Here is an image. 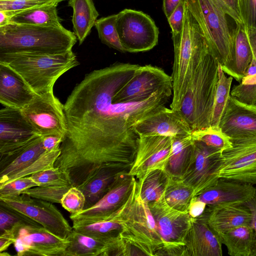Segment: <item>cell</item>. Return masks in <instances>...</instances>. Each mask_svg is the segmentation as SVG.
I'll return each mask as SVG.
<instances>
[{
  "label": "cell",
  "instance_id": "cell-32",
  "mask_svg": "<svg viewBox=\"0 0 256 256\" xmlns=\"http://www.w3.org/2000/svg\"><path fill=\"white\" fill-rule=\"evenodd\" d=\"M68 240L70 242L64 256H104L107 244L110 242L92 238L73 228Z\"/></svg>",
  "mask_w": 256,
  "mask_h": 256
},
{
  "label": "cell",
  "instance_id": "cell-30",
  "mask_svg": "<svg viewBox=\"0 0 256 256\" xmlns=\"http://www.w3.org/2000/svg\"><path fill=\"white\" fill-rule=\"evenodd\" d=\"M58 4L53 2L22 12L13 16L10 23L46 26H62V20L58 14Z\"/></svg>",
  "mask_w": 256,
  "mask_h": 256
},
{
  "label": "cell",
  "instance_id": "cell-8",
  "mask_svg": "<svg viewBox=\"0 0 256 256\" xmlns=\"http://www.w3.org/2000/svg\"><path fill=\"white\" fill-rule=\"evenodd\" d=\"M162 246L156 256H184L185 240L192 218L188 212L176 210L168 205L164 194L148 204Z\"/></svg>",
  "mask_w": 256,
  "mask_h": 256
},
{
  "label": "cell",
  "instance_id": "cell-18",
  "mask_svg": "<svg viewBox=\"0 0 256 256\" xmlns=\"http://www.w3.org/2000/svg\"><path fill=\"white\" fill-rule=\"evenodd\" d=\"M134 129L138 135H158L182 138L191 135L192 130L180 110L165 106L138 122Z\"/></svg>",
  "mask_w": 256,
  "mask_h": 256
},
{
  "label": "cell",
  "instance_id": "cell-31",
  "mask_svg": "<svg viewBox=\"0 0 256 256\" xmlns=\"http://www.w3.org/2000/svg\"><path fill=\"white\" fill-rule=\"evenodd\" d=\"M172 138V150L165 170L170 176L180 178L190 159L194 140L191 135Z\"/></svg>",
  "mask_w": 256,
  "mask_h": 256
},
{
  "label": "cell",
  "instance_id": "cell-26",
  "mask_svg": "<svg viewBox=\"0 0 256 256\" xmlns=\"http://www.w3.org/2000/svg\"><path fill=\"white\" fill-rule=\"evenodd\" d=\"M36 94L7 66L0 64V102L4 106L21 110Z\"/></svg>",
  "mask_w": 256,
  "mask_h": 256
},
{
  "label": "cell",
  "instance_id": "cell-52",
  "mask_svg": "<svg viewBox=\"0 0 256 256\" xmlns=\"http://www.w3.org/2000/svg\"><path fill=\"white\" fill-rule=\"evenodd\" d=\"M244 204L250 208L252 214V220L250 226L254 232L255 243L251 256H256V190L252 198Z\"/></svg>",
  "mask_w": 256,
  "mask_h": 256
},
{
  "label": "cell",
  "instance_id": "cell-19",
  "mask_svg": "<svg viewBox=\"0 0 256 256\" xmlns=\"http://www.w3.org/2000/svg\"><path fill=\"white\" fill-rule=\"evenodd\" d=\"M230 139L256 136V106L242 103L230 95L219 122Z\"/></svg>",
  "mask_w": 256,
  "mask_h": 256
},
{
  "label": "cell",
  "instance_id": "cell-3",
  "mask_svg": "<svg viewBox=\"0 0 256 256\" xmlns=\"http://www.w3.org/2000/svg\"><path fill=\"white\" fill-rule=\"evenodd\" d=\"M0 64L16 72L38 95L53 90L57 80L80 62L72 50L60 54L0 53Z\"/></svg>",
  "mask_w": 256,
  "mask_h": 256
},
{
  "label": "cell",
  "instance_id": "cell-1",
  "mask_svg": "<svg viewBox=\"0 0 256 256\" xmlns=\"http://www.w3.org/2000/svg\"><path fill=\"white\" fill-rule=\"evenodd\" d=\"M139 66L117 62L86 74L64 104L67 130L54 167L65 172L74 186L103 164L130 169L139 138L134 126L165 106L172 94L169 87L144 100H115V94Z\"/></svg>",
  "mask_w": 256,
  "mask_h": 256
},
{
  "label": "cell",
  "instance_id": "cell-29",
  "mask_svg": "<svg viewBox=\"0 0 256 256\" xmlns=\"http://www.w3.org/2000/svg\"><path fill=\"white\" fill-rule=\"evenodd\" d=\"M231 256H251L255 243L254 232L250 225L232 228L218 235Z\"/></svg>",
  "mask_w": 256,
  "mask_h": 256
},
{
  "label": "cell",
  "instance_id": "cell-23",
  "mask_svg": "<svg viewBox=\"0 0 256 256\" xmlns=\"http://www.w3.org/2000/svg\"><path fill=\"white\" fill-rule=\"evenodd\" d=\"M184 256H222L218 236L202 216L192 218L185 240Z\"/></svg>",
  "mask_w": 256,
  "mask_h": 256
},
{
  "label": "cell",
  "instance_id": "cell-13",
  "mask_svg": "<svg viewBox=\"0 0 256 256\" xmlns=\"http://www.w3.org/2000/svg\"><path fill=\"white\" fill-rule=\"evenodd\" d=\"M18 256H64L70 242L52 234L40 224L19 223L11 229Z\"/></svg>",
  "mask_w": 256,
  "mask_h": 256
},
{
  "label": "cell",
  "instance_id": "cell-47",
  "mask_svg": "<svg viewBox=\"0 0 256 256\" xmlns=\"http://www.w3.org/2000/svg\"><path fill=\"white\" fill-rule=\"evenodd\" d=\"M242 23L248 28H256V0H238Z\"/></svg>",
  "mask_w": 256,
  "mask_h": 256
},
{
  "label": "cell",
  "instance_id": "cell-21",
  "mask_svg": "<svg viewBox=\"0 0 256 256\" xmlns=\"http://www.w3.org/2000/svg\"><path fill=\"white\" fill-rule=\"evenodd\" d=\"M256 190V186L252 184L219 178L214 185L196 196L194 199L202 201L207 206L244 204L252 198Z\"/></svg>",
  "mask_w": 256,
  "mask_h": 256
},
{
  "label": "cell",
  "instance_id": "cell-20",
  "mask_svg": "<svg viewBox=\"0 0 256 256\" xmlns=\"http://www.w3.org/2000/svg\"><path fill=\"white\" fill-rule=\"evenodd\" d=\"M38 135L20 110L4 106L0 110V154L30 142Z\"/></svg>",
  "mask_w": 256,
  "mask_h": 256
},
{
  "label": "cell",
  "instance_id": "cell-38",
  "mask_svg": "<svg viewBox=\"0 0 256 256\" xmlns=\"http://www.w3.org/2000/svg\"><path fill=\"white\" fill-rule=\"evenodd\" d=\"M191 136L194 140L220 150L222 152L232 147L230 138L224 134L219 127L210 126L192 132Z\"/></svg>",
  "mask_w": 256,
  "mask_h": 256
},
{
  "label": "cell",
  "instance_id": "cell-9",
  "mask_svg": "<svg viewBox=\"0 0 256 256\" xmlns=\"http://www.w3.org/2000/svg\"><path fill=\"white\" fill-rule=\"evenodd\" d=\"M116 26L126 52H146L158 44V28L152 18L142 11L124 9L117 14Z\"/></svg>",
  "mask_w": 256,
  "mask_h": 256
},
{
  "label": "cell",
  "instance_id": "cell-25",
  "mask_svg": "<svg viewBox=\"0 0 256 256\" xmlns=\"http://www.w3.org/2000/svg\"><path fill=\"white\" fill-rule=\"evenodd\" d=\"M42 136H38L27 144L12 151L0 154V186L32 164L45 152Z\"/></svg>",
  "mask_w": 256,
  "mask_h": 256
},
{
  "label": "cell",
  "instance_id": "cell-57",
  "mask_svg": "<svg viewBox=\"0 0 256 256\" xmlns=\"http://www.w3.org/2000/svg\"><path fill=\"white\" fill-rule=\"evenodd\" d=\"M254 74H256V60L253 58L244 76Z\"/></svg>",
  "mask_w": 256,
  "mask_h": 256
},
{
  "label": "cell",
  "instance_id": "cell-41",
  "mask_svg": "<svg viewBox=\"0 0 256 256\" xmlns=\"http://www.w3.org/2000/svg\"><path fill=\"white\" fill-rule=\"evenodd\" d=\"M38 186H72L67 175L60 169L54 168L43 170L28 176Z\"/></svg>",
  "mask_w": 256,
  "mask_h": 256
},
{
  "label": "cell",
  "instance_id": "cell-4",
  "mask_svg": "<svg viewBox=\"0 0 256 256\" xmlns=\"http://www.w3.org/2000/svg\"><path fill=\"white\" fill-rule=\"evenodd\" d=\"M75 34L62 25L38 26L9 23L0 27V53L56 54L72 50Z\"/></svg>",
  "mask_w": 256,
  "mask_h": 256
},
{
  "label": "cell",
  "instance_id": "cell-22",
  "mask_svg": "<svg viewBox=\"0 0 256 256\" xmlns=\"http://www.w3.org/2000/svg\"><path fill=\"white\" fill-rule=\"evenodd\" d=\"M130 170L118 164L106 163L90 172L76 186L85 196L84 209L96 203L110 190L118 177Z\"/></svg>",
  "mask_w": 256,
  "mask_h": 256
},
{
  "label": "cell",
  "instance_id": "cell-24",
  "mask_svg": "<svg viewBox=\"0 0 256 256\" xmlns=\"http://www.w3.org/2000/svg\"><path fill=\"white\" fill-rule=\"evenodd\" d=\"M218 236L232 228L250 225L252 214L245 204H222L207 206L201 215Z\"/></svg>",
  "mask_w": 256,
  "mask_h": 256
},
{
  "label": "cell",
  "instance_id": "cell-12",
  "mask_svg": "<svg viewBox=\"0 0 256 256\" xmlns=\"http://www.w3.org/2000/svg\"><path fill=\"white\" fill-rule=\"evenodd\" d=\"M20 110L38 135H59L64 138L67 126L64 104L55 96L53 90L36 94L29 104Z\"/></svg>",
  "mask_w": 256,
  "mask_h": 256
},
{
  "label": "cell",
  "instance_id": "cell-46",
  "mask_svg": "<svg viewBox=\"0 0 256 256\" xmlns=\"http://www.w3.org/2000/svg\"><path fill=\"white\" fill-rule=\"evenodd\" d=\"M52 0H0V10L20 12L36 7L51 4Z\"/></svg>",
  "mask_w": 256,
  "mask_h": 256
},
{
  "label": "cell",
  "instance_id": "cell-51",
  "mask_svg": "<svg viewBox=\"0 0 256 256\" xmlns=\"http://www.w3.org/2000/svg\"><path fill=\"white\" fill-rule=\"evenodd\" d=\"M207 205L200 200H192L188 208V214L192 218H196L204 212Z\"/></svg>",
  "mask_w": 256,
  "mask_h": 256
},
{
  "label": "cell",
  "instance_id": "cell-43",
  "mask_svg": "<svg viewBox=\"0 0 256 256\" xmlns=\"http://www.w3.org/2000/svg\"><path fill=\"white\" fill-rule=\"evenodd\" d=\"M19 223L39 224L28 217L0 203V234Z\"/></svg>",
  "mask_w": 256,
  "mask_h": 256
},
{
  "label": "cell",
  "instance_id": "cell-15",
  "mask_svg": "<svg viewBox=\"0 0 256 256\" xmlns=\"http://www.w3.org/2000/svg\"><path fill=\"white\" fill-rule=\"evenodd\" d=\"M172 87V76L162 68L150 64L140 66L133 76L115 94L114 100L132 102L144 100L156 92Z\"/></svg>",
  "mask_w": 256,
  "mask_h": 256
},
{
  "label": "cell",
  "instance_id": "cell-42",
  "mask_svg": "<svg viewBox=\"0 0 256 256\" xmlns=\"http://www.w3.org/2000/svg\"><path fill=\"white\" fill-rule=\"evenodd\" d=\"M70 187L60 186H36L24 190L22 194L52 203L60 204L63 196Z\"/></svg>",
  "mask_w": 256,
  "mask_h": 256
},
{
  "label": "cell",
  "instance_id": "cell-34",
  "mask_svg": "<svg viewBox=\"0 0 256 256\" xmlns=\"http://www.w3.org/2000/svg\"><path fill=\"white\" fill-rule=\"evenodd\" d=\"M194 196L192 187L180 178L169 176L164 191V198L168 206L176 210L188 212L189 206Z\"/></svg>",
  "mask_w": 256,
  "mask_h": 256
},
{
  "label": "cell",
  "instance_id": "cell-44",
  "mask_svg": "<svg viewBox=\"0 0 256 256\" xmlns=\"http://www.w3.org/2000/svg\"><path fill=\"white\" fill-rule=\"evenodd\" d=\"M86 198L76 186H72L63 196L60 204L70 214H76L84 209Z\"/></svg>",
  "mask_w": 256,
  "mask_h": 256
},
{
  "label": "cell",
  "instance_id": "cell-55",
  "mask_svg": "<svg viewBox=\"0 0 256 256\" xmlns=\"http://www.w3.org/2000/svg\"><path fill=\"white\" fill-rule=\"evenodd\" d=\"M246 30L249 42L253 54V58L256 60V28H246Z\"/></svg>",
  "mask_w": 256,
  "mask_h": 256
},
{
  "label": "cell",
  "instance_id": "cell-49",
  "mask_svg": "<svg viewBox=\"0 0 256 256\" xmlns=\"http://www.w3.org/2000/svg\"><path fill=\"white\" fill-rule=\"evenodd\" d=\"M236 22L243 24L240 16L238 0H215Z\"/></svg>",
  "mask_w": 256,
  "mask_h": 256
},
{
  "label": "cell",
  "instance_id": "cell-39",
  "mask_svg": "<svg viewBox=\"0 0 256 256\" xmlns=\"http://www.w3.org/2000/svg\"><path fill=\"white\" fill-rule=\"evenodd\" d=\"M60 152V147L52 150L46 151L32 164L12 176L8 182L20 178L28 176L43 170L54 168L55 162Z\"/></svg>",
  "mask_w": 256,
  "mask_h": 256
},
{
  "label": "cell",
  "instance_id": "cell-6",
  "mask_svg": "<svg viewBox=\"0 0 256 256\" xmlns=\"http://www.w3.org/2000/svg\"><path fill=\"white\" fill-rule=\"evenodd\" d=\"M218 66V60L208 52L202 59L187 88L180 111L192 132L210 126Z\"/></svg>",
  "mask_w": 256,
  "mask_h": 256
},
{
  "label": "cell",
  "instance_id": "cell-33",
  "mask_svg": "<svg viewBox=\"0 0 256 256\" xmlns=\"http://www.w3.org/2000/svg\"><path fill=\"white\" fill-rule=\"evenodd\" d=\"M168 178L165 170L158 169L149 172L138 180L137 183L143 200L148 204L158 200L164 193Z\"/></svg>",
  "mask_w": 256,
  "mask_h": 256
},
{
  "label": "cell",
  "instance_id": "cell-27",
  "mask_svg": "<svg viewBox=\"0 0 256 256\" xmlns=\"http://www.w3.org/2000/svg\"><path fill=\"white\" fill-rule=\"evenodd\" d=\"M232 60L223 72L240 82L250 64L253 54L249 42L246 28L244 24L237 23L232 32Z\"/></svg>",
  "mask_w": 256,
  "mask_h": 256
},
{
  "label": "cell",
  "instance_id": "cell-2",
  "mask_svg": "<svg viewBox=\"0 0 256 256\" xmlns=\"http://www.w3.org/2000/svg\"><path fill=\"white\" fill-rule=\"evenodd\" d=\"M174 60L172 78V98L170 108L180 110L188 85L204 56L208 52L202 30L185 6L181 32L172 35Z\"/></svg>",
  "mask_w": 256,
  "mask_h": 256
},
{
  "label": "cell",
  "instance_id": "cell-48",
  "mask_svg": "<svg viewBox=\"0 0 256 256\" xmlns=\"http://www.w3.org/2000/svg\"><path fill=\"white\" fill-rule=\"evenodd\" d=\"M186 0H181L177 8L167 18L172 30V35L180 34L182 28Z\"/></svg>",
  "mask_w": 256,
  "mask_h": 256
},
{
  "label": "cell",
  "instance_id": "cell-11",
  "mask_svg": "<svg viewBox=\"0 0 256 256\" xmlns=\"http://www.w3.org/2000/svg\"><path fill=\"white\" fill-rule=\"evenodd\" d=\"M0 203L28 217L63 239H68L72 230V227L52 202L22 194L0 198Z\"/></svg>",
  "mask_w": 256,
  "mask_h": 256
},
{
  "label": "cell",
  "instance_id": "cell-53",
  "mask_svg": "<svg viewBox=\"0 0 256 256\" xmlns=\"http://www.w3.org/2000/svg\"><path fill=\"white\" fill-rule=\"evenodd\" d=\"M14 236L12 230H7L0 234V252L5 251L10 246L14 244Z\"/></svg>",
  "mask_w": 256,
  "mask_h": 256
},
{
  "label": "cell",
  "instance_id": "cell-56",
  "mask_svg": "<svg viewBox=\"0 0 256 256\" xmlns=\"http://www.w3.org/2000/svg\"><path fill=\"white\" fill-rule=\"evenodd\" d=\"M18 13L16 11L0 10V27L8 24L12 18Z\"/></svg>",
  "mask_w": 256,
  "mask_h": 256
},
{
  "label": "cell",
  "instance_id": "cell-54",
  "mask_svg": "<svg viewBox=\"0 0 256 256\" xmlns=\"http://www.w3.org/2000/svg\"><path fill=\"white\" fill-rule=\"evenodd\" d=\"M181 0H163L162 10L168 18L177 8Z\"/></svg>",
  "mask_w": 256,
  "mask_h": 256
},
{
  "label": "cell",
  "instance_id": "cell-35",
  "mask_svg": "<svg viewBox=\"0 0 256 256\" xmlns=\"http://www.w3.org/2000/svg\"><path fill=\"white\" fill-rule=\"evenodd\" d=\"M75 230L92 238L108 242L119 236L122 225L113 220L92 222H72Z\"/></svg>",
  "mask_w": 256,
  "mask_h": 256
},
{
  "label": "cell",
  "instance_id": "cell-28",
  "mask_svg": "<svg viewBox=\"0 0 256 256\" xmlns=\"http://www.w3.org/2000/svg\"><path fill=\"white\" fill-rule=\"evenodd\" d=\"M68 6L73 10V30L80 45L94 26L99 14L93 0H69Z\"/></svg>",
  "mask_w": 256,
  "mask_h": 256
},
{
  "label": "cell",
  "instance_id": "cell-14",
  "mask_svg": "<svg viewBox=\"0 0 256 256\" xmlns=\"http://www.w3.org/2000/svg\"><path fill=\"white\" fill-rule=\"evenodd\" d=\"M222 152L194 140L190 159L180 178L192 188L195 196L214 185L219 179L216 172Z\"/></svg>",
  "mask_w": 256,
  "mask_h": 256
},
{
  "label": "cell",
  "instance_id": "cell-36",
  "mask_svg": "<svg viewBox=\"0 0 256 256\" xmlns=\"http://www.w3.org/2000/svg\"><path fill=\"white\" fill-rule=\"evenodd\" d=\"M233 78L228 77L218 66V78L214 96L210 126L218 127V124L228 100L230 96Z\"/></svg>",
  "mask_w": 256,
  "mask_h": 256
},
{
  "label": "cell",
  "instance_id": "cell-45",
  "mask_svg": "<svg viewBox=\"0 0 256 256\" xmlns=\"http://www.w3.org/2000/svg\"><path fill=\"white\" fill-rule=\"evenodd\" d=\"M36 186L38 184L29 176L15 179L0 186V198L15 196L26 189Z\"/></svg>",
  "mask_w": 256,
  "mask_h": 256
},
{
  "label": "cell",
  "instance_id": "cell-7",
  "mask_svg": "<svg viewBox=\"0 0 256 256\" xmlns=\"http://www.w3.org/2000/svg\"><path fill=\"white\" fill-rule=\"evenodd\" d=\"M190 12L199 24L211 54L222 70L232 60V35L227 14L215 0H186Z\"/></svg>",
  "mask_w": 256,
  "mask_h": 256
},
{
  "label": "cell",
  "instance_id": "cell-16",
  "mask_svg": "<svg viewBox=\"0 0 256 256\" xmlns=\"http://www.w3.org/2000/svg\"><path fill=\"white\" fill-rule=\"evenodd\" d=\"M172 146L170 137L139 135L136 156L128 174L138 180L153 170H165Z\"/></svg>",
  "mask_w": 256,
  "mask_h": 256
},
{
  "label": "cell",
  "instance_id": "cell-17",
  "mask_svg": "<svg viewBox=\"0 0 256 256\" xmlns=\"http://www.w3.org/2000/svg\"><path fill=\"white\" fill-rule=\"evenodd\" d=\"M136 178L128 172L120 174L110 190L91 207L76 214H70L72 222H92L108 220L126 202Z\"/></svg>",
  "mask_w": 256,
  "mask_h": 256
},
{
  "label": "cell",
  "instance_id": "cell-5",
  "mask_svg": "<svg viewBox=\"0 0 256 256\" xmlns=\"http://www.w3.org/2000/svg\"><path fill=\"white\" fill-rule=\"evenodd\" d=\"M122 226L120 236L140 256H156L162 246L148 204L142 198L137 180L124 204L108 220Z\"/></svg>",
  "mask_w": 256,
  "mask_h": 256
},
{
  "label": "cell",
  "instance_id": "cell-40",
  "mask_svg": "<svg viewBox=\"0 0 256 256\" xmlns=\"http://www.w3.org/2000/svg\"><path fill=\"white\" fill-rule=\"evenodd\" d=\"M230 94L242 103L256 106V74L244 76Z\"/></svg>",
  "mask_w": 256,
  "mask_h": 256
},
{
  "label": "cell",
  "instance_id": "cell-37",
  "mask_svg": "<svg viewBox=\"0 0 256 256\" xmlns=\"http://www.w3.org/2000/svg\"><path fill=\"white\" fill-rule=\"evenodd\" d=\"M117 14L102 17L98 19L95 27L101 42L121 52H126L121 44L116 28Z\"/></svg>",
  "mask_w": 256,
  "mask_h": 256
},
{
  "label": "cell",
  "instance_id": "cell-58",
  "mask_svg": "<svg viewBox=\"0 0 256 256\" xmlns=\"http://www.w3.org/2000/svg\"><path fill=\"white\" fill-rule=\"evenodd\" d=\"M52 0L54 1V2H56L58 3H59L60 2H63V1H65V0Z\"/></svg>",
  "mask_w": 256,
  "mask_h": 256
},
{
  "label": "cell",
  "instance_id": "cell-10",
  "mask_svg": "<svg viewBox=\"0 0 256 256\" xmlns=\"http://www.w3.org/2000/svg\"><path fill=\"white\" fill-rule=\"evenodd\" d=\"M230 140L232 146L222 152L216 176L256 185V136Z\"/></svg>",
  "mask_w": 256,
  "mask_h": 256
},
{
  "label": "cell",
  "instance_id": "cell-50",
  "mask_svg": "<svg viewBox=\"0 0 256 256\" xmlns=\"http://www.w3.org/2000/svg\"><path fill=\"white\" fill-rule=\"evenodd\" d=\"M64 136L59 135H48L42 136V144L46 151H50L60 147Z\"/></svg>",
  "mask_w": 256,
  "mask_h": 256
}]
</instances>
